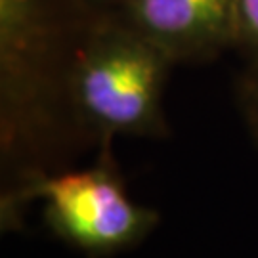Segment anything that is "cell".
Segmentation results:
<instances>
[{"instance_id":"obj_1","label":"cell","mask_w":258,"mask_h":258,"mask_svg":"<svg viewBox=\"0 0 258 258\" xmlns=\"http://www.w3.org/2000/svg\"><path fill=\"white\" fill-rule=\"evenodd\" d=\"M88 8L57 0H0V136L4 185L59 168L75 149L63 109V77Z\"/></svg>"},{"instance_id":"obj_2","label":"cell","mask_w":258,"mask_h":258,"mask_svg":"<svg viewBox=\"0 0 258 258\" xmlns=\"http://www.w3.org/2000/svg\"><path fill=\"white\" fill-rule=\"evenodd\" d=\"M174 61L119 12L90 10L69 54L63 109L75 148L168 136L163 94Z\"/></svg>"},{"instance_id":"obj_3","label":"cell","mask_w":258,"mask_h":258,"mask_svg":"<svg viewBox=\"0 0 258 258\" xmlns=\"http://www.w3.org/2000/svg\"><path fill=\"white\" fill-rule=\"evenodd\" d=\"M33 201L42 203L46 226L69 247L92 258L140 245L159 224V212L126 191L113 148H100L86 168L35 170L6 185L0 201L2 228L12 230Z\"/></svg>"},{"instance_id":"obj_4","label":"cell","mask_w":258,"mask_h":258,"mask_svg":"<svg viewBox=\"0 0 258 258\" xmlns=\"http://www.w3.org/2000/svg\"><path fill=\"white\" fill-rule=\"evenodd\" d=\"M115 12L174 63L207 61L235 46V0H122Z\"/></svg>"},{"instance_id":"obj_5","label":"cell","mask_w":258,"mask_h":258,"mask_svg":"<svg viewBox=\"0 0 258 258\" xmlns=\"http://www.w3.org/2000/svg\"><path fill=\"white\" fill-rule=\"evenodd\" d=\"M235 48L258 61V0H235Z\"/></svg>"},{"instance_id":"obj_6","label":"cell","mask_w":258,"mask_h":258,"mask_svg":"<svg viewBox=\"0 0 258 258\" xmlns=\"http://www.w3.org/2000/svg\"><path fill=\"white\" fill-rule=\"evenodd\" d=\"M239 107L252 138L258 142V61L249 63V69L239 81Z\"/></svg>"},{"instance_id":"obj_7","label":"cell","mask_w":258,"mask_h":258,"mask_svg":"<svg viewBox=\"0 0 258 258\" xmlns=\"http://www.w3.org/2000/svg\"><path fill=\"white\" fill-rule=\"evenodd\" d=\"M81 4H83L84 8L88 10H94V12H100V6H107V4H115V10L119 8L120 4H122V0H79Z\"/></svg>"}]
</instances>
